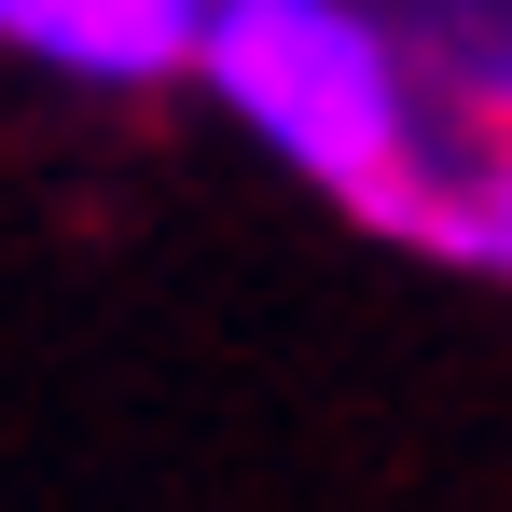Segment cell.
Wrapping results in <instances>:
<instances>
[{
  "instance_id": "6da1fadb",
  "label": "cell",
  "mask_w": 512,
  "mask_h": 512,
  "mask_svg": "<svg viewBox=\"0 0 512 512\" xmlns=\"http://www.w3.org/2000/svg\"><path fill=\"white\" fill-rule=\"evenodd\" d=\"M194 70L250 111L305 180L360 194L374 222H416V125H402V70L346 0H208Z\"/></svg>"
},
{
  "instance_id": "7a4b0ae2",
  "label": "cell",
  "mask_w": 512,
  "mask_h": 512,
  "mask_svg": "<svg viewBox=\"0 0 512 512\" xmlns=\"http://www.w3.org/2000/svg\"><path fill=\"white\" fill-rule=\"evenodd\" d=\"M194 28H208V0H0V42L42 70H84V84L194 70Z\"/></svg>"
},
{
  "instance_id": "3957f363",
  "label": "cell",
  "mask_w": 512,
  "mask_h": 512,
  "mask_svg": "<svg viewBox=\"0 0 512 512\" xmlns=\"http://www.w3.org/2000/svg\"><path fill=\"white\" fill-rule=\"evenodd\" d=\"M485 263H512V167H499V194H485Z\"/></svg>"
}]
</instances>
